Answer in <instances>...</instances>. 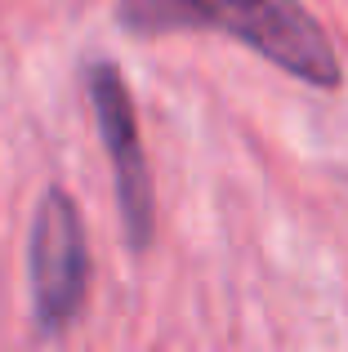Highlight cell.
Here are the masks:
<instances>
[{
	"instance_id": "6da1fadb",
	"label": "cell",
	"mask_w": 348,
	"mask_h": 352,
	"mask_svg": "<svg viewBox=\"0 0 348 352\" xmlns=\"http://www.w3.org/2000/svg\"><path fill=\"white\" fill-rule=\"evenodd\" d=\"M116 18L134 36L215 27L313 89H335L344 80L326 27L299 0H121Z\"/></svg>"
},
{
	"instance_id": "7a4b0ae2",
	"label": "cell",
	"mask_w": 348,
	"mask_h": 352,
	"mask_svg": "<svg viewBox=\"0 0 348 352\" xmlns=\"http://www.w3.org/2000/svg\"><path fill=\"white\" fill-rule=\"evenodd\" d=\"M27 267H32V317L41 335H63L80 317L89 294V241L80 206L63 188H50L36 206L32 241H27Z\"/></svg>"
},
{
	"instance_id": "3957f363",
	"label": "cell",
	"mask_w": 348,
	"mask_h": 352,
	"mask_svg": "<svg viewBox=\"0 0 348 352\" xmlns=\"http://www.w3.org/2000/svg\"><path fill=\"white\" fill-rule=\"evenodd\" d=\"M89 107H94L103 152L112 161V183H116V201H121L125 241L134 250H148L152 228H157V188H152L148 152H143V138H139V116H134L130 85H125L116 63H107V58L89 63Z\"/></svg>"
}]
</instances>
